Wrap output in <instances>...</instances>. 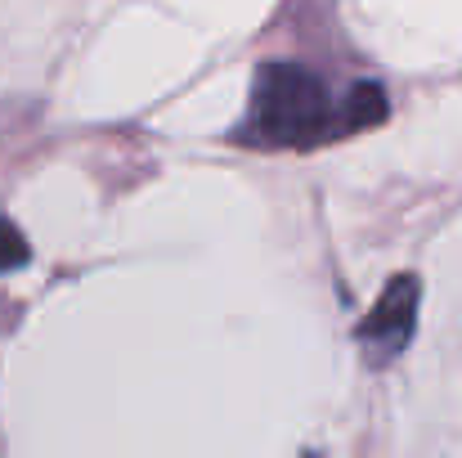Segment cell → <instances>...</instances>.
I'll return each mask as SVG.
<instances>
[{"label": "cell", "instance_id": "obj_1", "mask_svg": "<svg viewBox=\"0 0 462 458\" xmlns=\"http://www.w3.org/2000/svg\"><path fill=\"white\" fill-rule=\"evenodd\" d=\"M377 122H386V90L377 81H355L337 95L332 81L306 63L270 59L252 77L234 140L247 149H319Z\"/></svg>", "mask_w": 462, "mask_h": 458}, {"label": "cell", "instance_id": "obj_2", "mask_svg": "<svg viewBox=\"0 0 462 458\" xmlns=\"http://www.w3.org/2000/svg\"><path fill=\"white\" fill-rule=\"evenodd\" d=\"M418 302H422L418 275H395L382 288V297L373 302L368 319L359 323V346L373 364H391L409 346V337L418 328Z\"/></svg>", "mask_w": 462, "mask_h": 458}, {"label": "cell", "instance_id": "obj_3", "mask_svg": "<svg viewBox=\"0 0 462 458\" xmlns=\"http://www.w3.org/2000/svg\"><path fill=\"white\" fill-rule=\"evenodd\" d=\"M23 261H27V238H23V229L0 216V275H5V270H18Z\"/></svg>", "mask_w": 462, "mask_h": 458}]
</instances>
